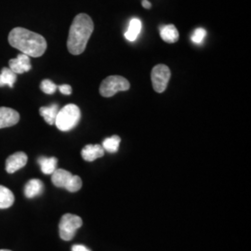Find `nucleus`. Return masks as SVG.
Returning <instances> with one entry per match:
<instances>
[{"label":"nucleus","instance_id":"1","mask_svg":"<svg viewBox=\"0 0 251 251\" xmlns=\"http://www.w3.org/2000/svg\"><path fill=\"white\" fill-rule=\"evenodd\" d=\"M10 46L29 57H41L47 50V41L39 34L29 31L23 27H16L9 35Z\"/></svg>","mask_w":251,"mask_h":251},{"label":"nucleus","instance_id":"2","mask_svg":"<svg viewBox=\"0 0 251 251\" xmlns=\"http://www.w3.org/2000/svg\"><path fill=\"white\" fill-rule=\"evenodd\" d=\"M93 29L94 25L89 15L80 13L75 17L67 39V49L70 53L79 55L84 52Z\"/></svg>","mask_w":251,"mask_h":251},{"label":"nucleus","instance_id":"3","mask_svg":"<svg viewBox=\"0 0 251 251\" xmlns=\"http://www.w3.org/2000/svg\"><path fill=\"white\" fill-rule=\"evenodd\" d=\"M80 117V109L78 106L75 104H67L59 110L55 125L62 131H69L78 124Z\"/></svg>","mask_w":251,"mask_h":251},{"label":"nucleus","instance_id":"4","mask_svg":"<svg viewBox=\"0 0 251 251\" xmlns=\"http://www.w3.org/2000/svg\"><path fill=\"white\" fill-rule=\"evenodd\" d=\"M130 84L123 76L111 75L101 82L100 87V93L103 97H112L116 95L118 91L129 90Z\"/></svg>","mask_w":251,"mask_h":251},{"label":"nucleus","instance_id":"5","mask_svg":"<svg viewBox=\"0 0 251 251\" xmlns=\"http://www.w3.org/2000/svg\"><path fill=\"white\" fill-rule=\"evenodd\" d=\"M82 225L83 222L80 217L70 213L64 214L62 217L59 225L61 238L64 241L72 240L76 231L80 228Z\"/></svg>","mask_w":251,"mask_h":251},{"label":"nucleus","instance_id":"6","mask_svg":"<svg viewBox=\"0 0 251 251\" xmlns=\"http://www.w3.org/2000/svg\"><path fill=\"white\" fill-rule=\"evenodd\" d=\"M151 78L153 90L162 93L167 89L171 79V70L165 64H157L152 68Z\"/></svg>","mask_w":251,"mask_h":251},{"label":"nucleus","instance_id":"7","mask_svg":"<svg viewBox=\"0 0 251 251\" xmlns=\"http://www.w3.org/2000/svg\"><path fill=\"white\" fill-rule=\"evenodd\" d=\"M28 157L26 153L24 152H18L11 154L6 160V171L8 173H14L19 170L23 169L26 165Z\"/></svg>","mask_w":251,"mask_h":251},{"label":"nucleus","instance_id":"8","mask_svg":"<svg viewBox=\"0 0 251 251\" xmlns=\"http://www.w3.org/2000/svg\"><path fill=\"white\" fill-rule=\"evenodd\" d=\"M9 69L15 74H23L31 70V60L30 57L25 54H19L16 59H11L9 62Z\"/></svg>","mask_w":251,"mask_h":251},{"label":"nucleus","instance_id":"9","mask_svg":"<svg viewBox=\"0 0 251 251\" xmlns=\"http://www.w3.org/2000/svg\"><path fill=\"white\" fill-rule=\"evenodd\" d=\"M20 120V115L14 109L0 107V128L16 125Z\"/></svg>","mask_w":251,"mask_h":251},{"label":"nucleus","instance_id":"10","mask_svg":"<svg viewBox=\"0 0 251 251\" xmlns=\"http://www.w3.org/2000/svg\"><path fill=\"white\" fill-rule=\"evenodd\" d=\"M104 149L101 145L99 144H88L86 145L81 152V155L84 160L88 162H92L103 156Z\"/></svg>","mask_w":251,"mask_h":251},{"label":"nucleus","instance_id":"11","mask_svg":"<svg viewBox=\"0 0 251 251\" xmlns=\"http://www.w3.org/2000/svg\"><path fill=\"white\" fill-rule=\"evenodd\" d=\"M51 175H52L51 176L52 183L56 187H60V188H66L67 184L69 183L70 179L73 177L71 172L63 169H56Z\"/></svg>","mask_w":251,"mask_h":251},{"label":"nucleus","instance_id":"12","mask_svg":"<svg viewBox=\"0 0 251 251\" xmlns=\"http://www.w3.org/2000/svg\"><path fill=\"white\" fill-rule=\"evenodd\" d=\"M44 190L43 182L40 179H30L25 187V195L27 198H34L42 194Z\"/></svg>","mask_w":251,"mask_h":251},{"label":"nucleus","instance_id":"13","mask_svg":"<svg viewBox=\"0 0 251 251\" xmlns=\"http://www.w3.org/2000/svg\"><path fill=\"white\" fill-rule=\"evenodd\" d=\"M161 38L167 43H175L179 39V32L173 25H164L160 28Z\"/></svg>","mask_w":251,"mask_h":251},{"label":"nucleus","instance_id":"14","mask_svg":"<svg viewBox=\"0 0 251 251\" xmlns=\"http://www.w3.org/2000/svg\"><path fill=\"white\" fill-rule=\"evenodd\" d=\"M142 26H143V25H142V22L140 19H131V21L129 22V25H128V28L125 33L126 38L130 42L135 41L138 38L139 35L141 34Z\"/></svg>","mask_w":251,"mask_h":251},{"label":"nucleus","instance_id":"15","mask_svg":"<svg viewBox=\"0 0 251 251\" xmlns=\"http://www.w3.org/2000/svg\"><path fill=\"white\" fill-rule=\"evenodd\" d=\"M14 195L9 188L0 185V208H9L14 203Z\"/></svg>","mask_w":251,"mask_h":251},{"label":"nucleus","instance_id":"16","mask_svg":"<svg viewBox=\"0 0 251 251\" xmlns=\"http://www.w3.org/2000/svg\"><path fill=\"white\" fill-rule=\"evenodd\" d=\"M59 112V106L57 104H51L50 106L41 107L39 110V113L41 117L45 119L46 122L49 125H54L56 117Z\"/></svg>","mask_w":251,"mask_h":251},{"label":"nucleus","instance_id":"17","mask_svg":"<svg viewBox=\"0 0 251 251\" xmlns=\"http://www.w3.org/2000/svg\"><path fill=\"white\" fill-rule=\"evenodd\" d=\"M38 163L40 165L41 171L47 174V175H51L55 170L57 169V163L58 160L56 157H39L38 158Z\"/></svg>","mask_w":251,"mask_h":251},{"label":"nucleus","instance_id":"18","mask_svg":"<svg viewBox=\"0 0 251 251\" xmlns=\"http://www.w3.org/2000/svg\"><path fill=\"white\" fill-rule=\"evenodd\" d=\"M17 80V74L11 71L9 68L4 67L0 73V87L9 86L13 88V85Z\"/></svg>","mask_w":251,"mask_h":251},{"label":"nucleus","instance_id":"19","mask_svg":"<svg viewBox=\"0 0 251 251\" xmlns=\"http://www.w3.org/2000/svg\"><path fill=\"white\" fill-rule=\"evenodd\" d=\"M121 143V139L119 136L115 135L112 136L110 138H107L103 141L102 143V148L104 149V151H107L109 152H117L118 148H119V144Z\"/></svg>","mask_w":251,"mask_h":251},{"label":"nucleus","instance_id":"20","mask_svg":"<svg viewBox=\"0 0 251 251\" xmlns=\"http://www.w3.org/2000/svg\"><path fill=\"white\" fill-rule=\"evenodd\" d=\"M81 187H82V179H80V177L76 175H73L72 178L65 189L71 193H75L79 191Z\"/></svg>","mask_w":251,"mask_h":251},{"label":"nucleus","instance_id":"21","mask_svg":"<svg viewBox=\"0 0 251 251\" xmlns=\"http://www.w3.org/2000/svg\"><path fill=\"white\" fill-rule=\"evenodd\" d=\"M40 89L46 94H53L58 89V86L50 79H45L40 84Z\"/></svg>","mask_w":251,"mask_h":251},{"label":"nucleus","instance_id":"22","mask_svg":"<svg viewBox=\"0 0 251 251\" xmlns=\"http://www.w3.org/2000/svg\"><path fill=\"white\" fill-rule=\"evenodd\" d=\"M206 35V30L204 28H198L195 30L194 34L191 36V39L195 44H201L205 39Z\"/></svg>","mask_w":251,"mask_h":251},{"label":"nucleus","instance_id":"23","mask_svg":"<svg viewBox=\"0 0 251 251\" xmlns=\"http://www.w3.org/2000/svg\"><path fill=\"white\" fill-rule=\"evenodd\" d=\"M58 89L64 95H70L72 93V88L69 85H61L58 87Z\"/></svg>","mask_w":251,"mask_h":251},{"label":"nucleus","instance_id":"24","mask_svg":"<svg viewBox=\"0 0 251 251\" xmlns=\"http://www.w3.org/2000/svg\"><path fill=\"white\" fill-rule=\"evenodd\" d=\"M72 251H91L83 245H75L72 247Z\"/></svg>","mask_w":251,"mask_h":251},{"label":"nucleus","instance_id":"25","mask_svg":"<svg viewBox=\"0 0 251 251\" xmlns=\"http://www.w3.org/2000/svg\"><path fill=\"white\" fill-rule=\"evenodd\" d=\"M142 6L144 7V9H151L152 8V4L148 1V0H143L142 2Z\"/></svg>","mask_w":251,"mask_h":251},{"label":"nucleus","instance_id":"26","mask_svg":"<svg viewBox=\"0 0 251 251\" xmlns=\"http://www.w3.org/2000/svg\"><path fill=\"white\" fill-rule=\"evenodd\" d=\"M0 251H9V250H0Z\"/></svg>","mask_w":251,"mask_h":251}]
</instances>
